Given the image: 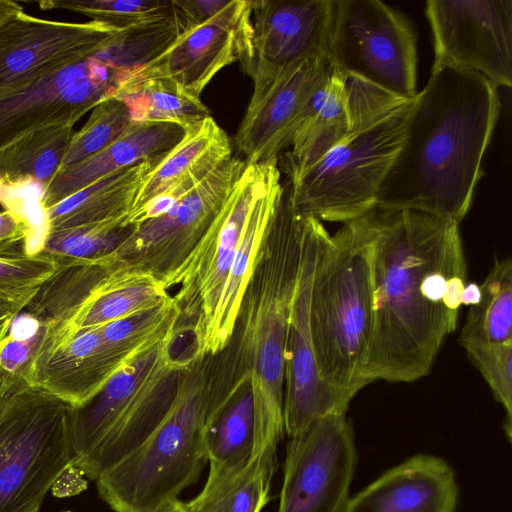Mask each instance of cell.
Instances as JSON below:
<instances>
[{
    "mask_svg": "<svg viewBox=\"0 0 512 512\" xmlns=\"http://www.w3.org/2000/svg\"><path fill=\"white\" fill-rule=\"evenodd\" d=\"M368 213L373 316L363 377L412 382L456 328L467 283L459 224L408 209Z\"/></svg>",
    "mask_w": 512,
    "mask_h": 512,
    "instance_id": "6da1fadb",
    "label": "cell"
},
{
    "mask_svg": "<svg viewBox=\"0 0 512 512\" xmlns=\"http://www.w3.org/2000/svg\"><path fill=\"white\" fill-rule=\"evenodd\" d=\"M499 112L497 88L484 76L433 66L415 96L375 208L416 210L459 224L471 205Z\"/></svg>",
    "mask_w": 512,
    "mask_h": 512,
    "instance_id": "7a4b0ae2",
    "label": "cell"
},
{
    "mask_svg": "<svg viewBox=\"0 0 512 512\" xmlns=\"http://www.w3.org/2000/svg\"><path fill=\"white\" fill-rule=\"evenodd\" d=\"M309 216L282 198L242 302L238 341L228 370L211 377L207 414L249 386L254 402V453L277 454L284 431L286 347Z\"/></svg>",
    "mask_w": 512,
    "mask_h": 512,
    "instance_id": "3957f363",
    "label": "cell"
},
{
    "mask_svg": "<svg viewBox=\"0 0 512 512\" xmlns=\"http://www.w3.org/2000/svg\"><path fill=\"white\" fill-rule=\"evenodd\" d=\"M344 77L354 113L352 129L312 166L288 175L293 209L319 221L346 223L376 207L415 99H403L357 76Z\"/></svg>",
    "mask_w": 512,
    "mask_h": 512,
    "instance_id": "277c9868",
    "label": "cell"
},
{
    "mask_svg": "<svg viewBox=\"0 0 512 512\" xmlns=\"http://www.w3.org/2000/svg\"><path fill=\"white\" fill-rule=\"evenodd\" d=\"M369 213L322 238L310 292V328L323 383L348 408L363 377L373 316Z\"/></svg>",
    "mask_w": 512,
    "mask_h": 512,
    "instance_id": "5b68a950",
    "label": "cell"
},
{
    "mask_svg": "<svg viewBox=\"0 0 512 512\" xmlns=\"http://www.w3.org/2000/svg\"><path fill=\"white\" fill-rule=\"evenodd\" d=\"M210 357L179 371L171 403L151 434L95 481L114 512H157L199 478L207 461L204 429Z\"/></svg>",
    "mask_w": 512,
    "mask_h": 512,
    "instance_id": "8992f818",
    "label": "cell"
},
{
    "mask_svg": "<svg viewBox=\"0 0 512 512\" xmlns=\"http://www.w3.org/2000/svg\"><path fill=\"white\" fill-rule=\"evenodd\" d=\"M177 339L174 330L125 363L90 400L71 406L74 471L95 481L151 434L173 398L172 380L197 359L175 356Z\"/></svg>",
    "mask_w": 512,
    "mask_h": 512,
    "instance_id": "52a82bcc",
    "label": "cell"
},
{
    "mask_svg": "<svg viewBox=\"0 0 512 512\" xmlns=\"http://www.w3.org/2000/svg\"><path fill=\"white\" fill-rule=\"evenodd\" d=\"M70 409L38 387L0 389V512H40L73 470Z\"/></svg>",
    "mask_w": 512,
    "mask_h": 512,
    "instance_id": "ba28073f",
    "label": "cell"
},
{
    "mask_svg": "<svg viewBox=\"0 0 512 512\" xmlns=\"http://www.w3.org/2000/svg\"><path fill=\"white\" fill-rule=\"evenodd\" d=\"M171 298L152 274L116 266L109 256L59 266L24 308L56 334L102 326Z\"/></svg>",
    "mask_w": 512,
    "mask_h": 512,
    "instance_id": "9c48e42d",
    "label": "cell"
},
{
    "mask_svg": "<svg viewBox=\"0 0 512 512\" xmlns=\"http://www.w3.org/2000/svg\"><path fill=\"white\" fill-rule=\"evenodd\" d=\"M326 60L332 72L357 76L403 99L416 96V37L380 0H335Z\"/></svg>",
    "mask_w": 512,
    "mask_h": 512,
    "instance_id": "30bf717a",
    "label": "cell"
},
{
    "mask_svg": "<svg viewBox=\"0 0 512 512\" xmlns=\"http://www.w3.org/2000/svg\"><path fill=\"white\" fill-rule=\"evenodd\" d=\"M245 161L230 157L169 211L132 226L109 254L122 268L152 274L169 291L225 203Z\"/></svg>",
    "mask_w": 512,
    "mask_h": 512,
    "instance_id": "8fae6325",
    "label": "cell"
},
{
    "mask_svg": "<svg viewBox=\"0 0 512 512\" xmlns=\"http://www.w3.org/2000/svg\"><path fill=\"white\" fill-rule=\"evenodd\" d=\"M358 462L345 414H327L290 438L277 512H344Z\"/></svg>",
    "mask_w": 512,
    "mask_h": 512,
    "instance_id": "7c38bea8",
    "label": "cell"
},
{
    "mask_svg": "<svg viewBox=\"0 0 512 512\" xmlns=\"http://www.w3.org/2000/svg\"><path fill=\"white\" fill-rule=\"evenodd\" d=\"M425 13L434 39L433 66L472 71L496 88L511 87V0H428Z\"/></svg>",
    "mask_w": 512,
    "mask_h": 512,
    "instance_id": "4fadbf2b",
    "label": "cell"
},
{
    "mask_svg": "<svg viewBox=\"0 0 512 512\" xmlns=\"http://www.w3.org/2000/svg\"><path fill=\"white\" fill-rule=\"evenodd\" d=\"M253 54L251 1L230 0L212 19L183 32L159 56L130 71L119 88L161 79L200 98L220 70L236 61L246 68Z\"/></svg>",
    "mask_w": 512,
    "mask_h": 512,
    "instance_id": "5bb4252c",
    "label": "cell"
},
{
    "mask_svg": "<svg viewBox=\"0 0 512 512\" xmlns=\"http://www.w3.org/2000/svg\"><path fill=\"white\" fill-rule=\"evenodd\" d=\"M248 74L254 89L235 144L246 164L277 163L331 69L326 60L314 58L281 68H255Z\"/></svg>",
    "mask_w": 512,
    "mask_h": 512,
    "instance_id": "9a60e30c",
    "label": "cell"
},
{
    "mask_svg": "<svg viewBox=\"0 0 512 512\" xmlns=\"http://www.w3.org/2000/svg\"><path fill=\"white\" fill-rule=\"evenodd\" d=\"M124 29L100 21L46 20L24 11L0 27V97L109 46Z\"/></svg>",
    "mask_w": 512,
    "mask_h": 512,
    "instance_id": "2e32d148",
    "label": "cell"
},
{
    "mask_svg": "<svg viewBox=\"0 0 512 512\" xmlns=\"http://www.w3.org/2000/svg\"><path fill=\"white\" fill-rule=\"evenodd\" d=\"M123 73L97 54L0 97V147L29 131L74 124L113 96Z\"/></svg>",
    "mask_w": 512,
    "mask_h": 512,
    "instance_id": "e0dca14e",
    "label": "cell"
},
{
    "mask_svg": "<svg viewBox=\"0 0 512 512\" xmlns=\"http://www.w3.org/2000/svg\"><path fill=\"white\" fill-rule=\"evenodd\" d=\"M326 232L321 221L309 216L286 347L283 419L289 438L327 414L348 409L320 378L310 328L311 284Z\"/></svg>",
    "mask_w": 512,
    "mask_h": 512,
    "instance_id": "ac0fdd59",
    "label": "cell"
},
{
    "mask_svg": "<svg viewBox=\"0 0 512 512\" xmlns=\"http://www.w3.org/2000/svg\"><path fill=\"white\" fill-rule=\"evenodd\" d=\"M141 352L106 342L100 326L72 334L51 333L48 328L33 363L30 384L70 406H80Z\"/></svg>",
    "mask_w": 512,
    "mask_h": 512,
    "instance_id": "d6986e66",
    "label": "cell"
},
{
    "mask_svg": "<svg viewBox=\"0 0 512 512\" xmlns=\"http://www.w3.org/2000/svg\"><path fill=\"white\" fill-rule=\"evenodd\" d=\"M251 6L254 54L247 73L326 60L335 0H254Z\"/></svg>",
    "mask_w": 512,
    "mask_h": 512,
    "instance_id": "ffe728a7",
    "label": "cell"
},
{
    "mask_svg": "<svg viewBox=\"0 0 512 512\" xmlns=\"http://www.w3.org/2000/svg\"><path fill=\"white\" fill-rule=\"evenodd\" d=\"M284 185L277 165L249 211L210 326L195 357H214L229 345L251 277L269 237Z\"/></svg>",
    "mask_w": 512,
    "mask_h": 512,
    "instance_id": "44dd1931",
    "label": "cell"
},
{
    "mask_svg": "<svg viewBox=\"0 0 512 512\" xmlns=\"http://www.w3.org/2000/svg\"><path fill=\"white\" fill-rule=\"evenodd\" d=\"M459 488L442 458L417 454L350 497L344 512H456Z\"/></svg>",
    "mask_w": 512,
    "mask_h": 512,
    "instance_id": "7402d4cb",
    "label": "cell"
},
{
    "mask_svg": "<svg viewBox=\"0 0 512 512\" xmlns=\"http://www.w3.org/2000/svg\"><path fill=\"white\" fill-rule=\"evenodd\" d=\"M187 131L182 125L172 122H133L105 149L58 169L45 187V210L115 171L147 161H161Z\"/></svg>",
    "mask_w": 512,
    "mask_h": 512,
    "instance_id": "603a6c76",
    "label": "cell"
},
{
    "mask_svg": "<svg viewBox=\"0 0 512 512\" xmlns=\"http://www.w3.org/2000/svg\"><path fill=\"white\" fill-rule=\"evenodd\" d=\"M354 113L344 74L332 72L312 97L286 154L287 174L301 172L316 163L350 132Z\"/></svg>",
    "mask_w": 512,
    "mask_h": 512,
    "instance_id": "cb8c5ba5",
    "label": "cell"
},
{
    "mask_svg": "<svg viewBox=\"0 0 512 512\" xmlns=\"http://www.w3.org/2000/svg\"><path fill=\"white\" fill-rule=\"evenodd\" d=\"M230 157L227 134L212 116L205 118L188 129L184 138L146 175L129 214L187 178L212 172Z\"/></svg>",
    "mask_w": 512,
    "mask_h": 512,
    "instance_id": "d4e9b609",
    "label": "cell"
},
{
    "mask_svg": "<svg viewBox=\"0 0 512 512\" xmlns=\"http://www.w3.org/2000/svg\"><path fill=\"white\" fill-rule=\"evenodd\" d=\"M160 162L115 171L46 209L48 232L128 216L140 184Z\"/></svg>",
    "mask_w": 512,
    "mask_h": 512,
    "instance_id": "484cf974",
    "label": "cell"
},
{
    "mask_svg": "<svg viewBox=\"0 0 512 512\" xmlns=\"http://www.w3.org/2000/svg\"><path fill=\"white\" fill-rule=\"evenodd\" d=\"M277 456L253 455L242 467L209 470L200 493L182 501L185 512H261L270 502Z\"/></svg>",
    "mask_w": 512,
    "mask_h": 512,
    "instance_id": "4316f807",
    "label": "cell"
},
{
    "mask_svg": "<svg viewBox=\"0 0 512 512\" xmlns=\"http://www.w3.org/2000/svg\"><path fill=\"white\" fill-rule=\"evenodd\" d=\"M254 421L249 386L206 416L204 444L209 470L239 468L251 459L255 447Z\"/></svg>",
    "mask_w": 512,
    "mask_h": 512,
    "instance_id": "83f0119b",
    "label": "cell"
},
{
    "mask_svg": "<svg viewBox=\"0 0 512 512\" xmlns=\"http://www.w3.org/2000/svg\"><path fill=\"white\" fill-rule=\"evenodd\" d=\"M512 340V262L495 261L480 284L479 301L470 307L460 334L461 345Z\"/></svg>",
    "mask_w": 512,
    "mask_h": 512,
    "instance_id": "f1b7e54d",
    "label": "cell"
},
{
    "mask_svg": "<svg viewBox=\"0 0 512 512\" xmlns=\"http://www.w3.org/2000/svg\"><path fill=\"white\" fill-rule=\"evenodd\" d=\"M74 131L72 125L41 127L0 147V176L30 177L45 185L61 166Z\"/></svg>",
    "mask_w": 512,
    "mask_h": 512,
    "instance_id": "f546056e",
    "label": "cell"
},
{
    "mask_svg": "<svg viewBox=\"0 0 512 512\" xmlns=\"http://www.w3.org/2000/svg\"><path fill=\"white\" fill-rule=\"evenodd\" d=\"M113 97L126 104L132 122H172L190 129L211 116L200 98L161 79L121 86Z\"/></svg>",
    "mask_w": 512,
    "mask_h": 512,
    "instance_id": "4dcf8cb0",
    "label": "cell"
},
{
    "mask_svg": "<svg viewBox=\"0 0 512 512\" xmlns=\"http://www.w3.org/2000/svg\"><path fill=\"white\" fill-rule=\"evenodd\" d=\"M126 217L49 231L36 255L42 254L52 258L58 267L106 257L118 247L132 229V226L124 225Z\"/></svg>",
    "mask_w": 512,
    "mask_h": 512,
    "instance_id": "1f68e13d",
    "label": "cell"
},
{
    "mask_svg": "<svg viewBox=\"0 0 512 512\" xmlns=\"http://www.w3.org/2000/svg\"><path fill=\"white\" fill-rule=\"evenodd\" d=\"M42 9H66L93 21L127 29L175 16L174 0H52L38 2Z\"/></svg>",
    "mask_w": 512,
    "mask_h": 512,
    "instance_id": "d6a6232c",
    "label": "cell"
},
{
    "mask_svg": "<svg viewBox=\"0 0 512 512\" xmlns=\"http://www.w3.org/2000/svg\"><path fill=\"white\" fill-rule=\"evenodd\" d=\"M132 123L124 102L113 96L103 99L93 108L84 126L73 133L60 168L80 162L105 149L120 138Z\"/></svg>",
    "mask_w": 512,
    "mask_h": 512,
    "instance_id": "836d02e7",
    "label": "cell"
},
{
    "mask_svg": "<svg viewBox=\"0 0 512 512\" xmlns=\"http://www.w3.org/2000/svg\"><path fill=\"white\" fill-rule=\"evenodd\" d=\"M24 332L10 327L0 342V389L32 387L30 378L34 360L43 345L48 325L26 314Z\"/></svg>",
    "mask_w": 512,
    "mask_h": 512,
    "instance_id": "e575fe53",
    "label": "cell"
},
{
    "mask_svg": "<svg viewBox=\"0 0 512 512\" xmlns=\"http://www.w3.org/2000/svg\"><path fill=\"white\" fill-rule=\"evenodd\" d=\"M46 185L30 177L0 176V204L22 218L30 227L29 235L20 241V252L36 255L48 233L43 205Z\"/></svg>",
    "mask_w": 512,
    "mask_h": 512,
    "instance_id": "d590c367",
    "label": "cell"
},
{
    "mask_svg": "<svg viewBox=\"0 0 512 512\" xmlns=\"http://www.w3.org/2000/svg\"><path fill=\"white\" fill-rule=\"evenodd\" d=\"M57 269L46 255L0 251V299L23 310Z\"/></svg>",
    "mask_w": 512,
    "mask_h": 512,
    "instance_id": "8d00e7d4",
    "label": "cell"
},
{
    "mask_svg": "<svg viewBox=\"0 0 512 512\" xmlns=\"http://www.w3.org/2000/svg\"><path fill=\"white\" fill-rule=\"evenodd\" d=\"M468 358L489 385L505 412L504 432L512 436V340L502 343L463 345Z\"/></svg>",
    "mask_w": 512,
    "mask_h": 512,
    "instance_id": "74e56055",
    "label": "cell"
},
{
    "mask_svg": "<svg viewBox=\"0 0 512 512\" xmlns=\"http://www.w3.org/2000/svg\"><path fill=\"white\" fill-rule=\"evenodd\" d=\"M228 3L226 0H174L177 17L185 31L212 19Z\"/></svg>",
    "mask_w": 512,
    "mask_h": 512,
    "instance_id": "f35d334b",
    "label": "cell"
},
{
    "mask_svg": "<svg viewBox=\"0 0 512 512\" xmlns=\"http://www.w3.org/2000/svg\"><path fill=\"white\" fill-rule=\"evenodd\" d=\"M30 233L29 225L11 211H0V244L23 241Z\"/></svg>",
    "mask_w": 512,
    "mask_h": 512,
    "instance_id": "ab89813d",
    "label": "cell"
},
{
    "mask_svg": "<svg viewBox=\"0 0 512 512\" xmlns=\"http://www.w3.org/2000/svg\"><path fill=\"white\" fill-rule=\"evenodd\" d=\"M23 11V7L15 1L0 0V27L10 18Z\"/></svg>",
    "mask_w": 512,
    "mask_h": 512,
    "instance_id": "60d3db41",
    "label": "cell"
},
{
    "mask_svg": "<svg viewBox=\"0 0 512 512\" xmlns=\"http://www.w3.org/2000/svg\"><path fill=\"white\" fill-rule=\"evenodd\" d=\"M479 298L480 285L476 283H466L461 296L462 305L471 307L479 301Z\"/></svg>",
    "mask_w": 512,
    "mask_h": 512,
    "instance_id": "b9f144b4",
    "label": "cell"
},
{
    "mask_svg": "<svg viewBox=\"0 0 512 512\" xmlns=\"http://www.w3.org/2000/svg\"><path fill=\"white\" fill-rule=\"evenodd\" d=\"M18 309H7L0 311V342L8 334L13 320L19 314Z\"/></svg>",
    "mask_w": 512,
    "mask_h": 512,
    "instance_id": "7bdbcfd3",
    "label": "cell"
},
{
    "mask_svg": "<svg viewBox=\"0 0 512 512\" xmlns=\"http://www.w3.org/2000/svg\"><path fill=\"white\" fill-rule=\"evenodd\" d=\"M13 308L18 309L20 311L22 310L20 307L0 299V311L7 310V309H13Z\"/></svg>",
    "mask_w": 512,
    "mask_h": 512,
    "instance_id": "ee69618b",
    "label": "cell"
},
{
    "mask_svg": "<svg viewBox=\"0 0 512 512\" xmlns=\"http://www.w3.org/2000/svg\"><path fill=\"white\" fill-rule=\"evenodd\" d=\"M185 512V511H184Z\"/></svg>",
    "mask_w": 512,
    "mask_h": 512,
    "instance_id": "f6af8a7d",
    "label": "cell"
}]
</instances>
